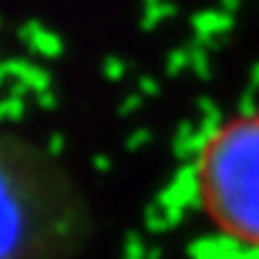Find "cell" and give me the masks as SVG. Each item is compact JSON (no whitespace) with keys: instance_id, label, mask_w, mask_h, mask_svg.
I'll return each instance as SVG.
<instances>
[{"instance_id":"obj_2","label":"cell","mask_w":259,"mask_h":259,"mask_svg":"<svg viewBox=\"0 0 259 259\" xmlns=\"http://www.w3.org/2000/svg\"><path fill=\"white\" fill-rule=\"evenodd\" d=\"M201 214L220 235L259 249V111L222 119L193 161Z\"/></svg>"},{"instance_id":"obj_1","label":"cell","mask_w":259,"mask_h":259,"mask_svg":"<svg viewBox=\"0 0 259 259\" xmlns=\"http://www.w3.org/2000/svg\"><path fill=\"white\" fill-rule=\"evenodd\" d=\"M93 233V209L53 151L0 133V259H74Z\"/></svg>"}]
</instances>
